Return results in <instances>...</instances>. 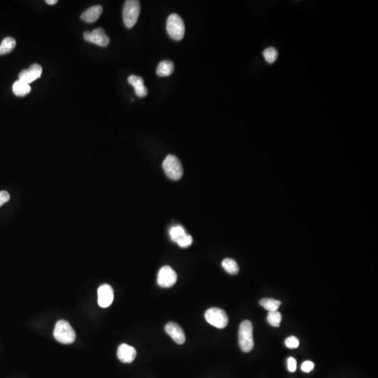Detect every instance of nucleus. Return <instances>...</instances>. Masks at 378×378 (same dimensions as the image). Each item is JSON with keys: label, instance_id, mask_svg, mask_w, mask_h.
Here are the masks:
<instances>
[{"label": "nucleus", "instance_id": "obj_20", "mask_svg": "<svg viewBox=\"0 0 378 378\" xmlns=\"http://www.w3.org/2000/svg\"><path fill=\"white\" fill-rule=\"evenodd\" d=\"M187 234L186 233L185 229L181 226H176L172 227L170 230V235L171 240L174 243H177L179 240H180L182 237Z\"/></svg>", "mask_w": 378, "mask_h": 378}, {"label": "nucleus", "instance_id": "obj_2", "mask_svg": "<svg viewBox=\"0 0 378 378\" xmlns=\"http://www.w3.org/2000/svg\"><path fill=\"white\" fill-rule=\"evenodd\" d=\"M238 338L240 348L243 352H249L253 350L254 341L253 337V325L250 321L245 320L240 324Z\"/></svg>", "mask_w": 378, "mask_h": 378}, {"label": "nucleus", "instance_id": "obj_10", "mask_svg": "<svg viewBox=\"0 0 378 378\" xmlns=\"http://www.w3.org/2000/svg\"><path fill=\"white\" fill-rule=\"evenodd\" d=\"M97 302L101 307L106 308L112 305L113 301V290L110 285L102 284L97 290Z\"/></svg>", "mask_w": 378, "mask_h": 378}, {"label": "nucleus", "instance_id": "obj_7", "mask_svg": "<svg viewBox=\"0 0 378 378\" xmlns=\"http://www.w3.org/2000/svg\"><path fill=\"white\" fill-rule=\"evenodd\" d=\"M177 280V273L170 266L166 265L160 269L157 278V283L161 287H171L174 286Z\"/></svg>", "mask_w": 378, "mask_h": 378}, {"label": "nucleus", "instance_id": "obj_19", "mask_svg": "<svg viewBox=\"0 0 378 378\" xmlns=\"http://www.w3.org/2000/svg\"><path fill=\"white\" fill-rule=\"evenodd\" d=\"M260 305L268 312L277 311L281 305V301L273 299H264L260 301Z\"/></svg>", "mask_w": 378, "mask_h": 378}, {"label": "nucleus", "instance_id": "obj_22", "mask_svg": "<svg viewBox=\"0 0 378 378\" xmlns=\"http://www.w3.org/2000/svg\"><path fill=\"white\" fill-rule=\"evenodd\" d=\"M263 55H264L265 61L268 62V63L272 64L276 61L277 58H278V53L275 48L270 47L264 51Z\"/></svg>", "mask_w": 378, "mask_h": 378}, {"label": "nucleus", "instance_id": "obj_3", "mask_svg": "<svg viewBox=\"0 0 378 378\" xmlns=\"http://www.w3.org/2000/svg\"><path fill=\"white\" fill-rule=\"evenodd\" d=\"M140 2L137 0H128L125 2L123 9V19L126 28L134 27L138 20L140 14Z\"/></svg>", "mask_w": 378, "mask_h": 378}, {"label": "nucleus", "instance_id": "obj_13", "mask_svg": "<svg viewBox=\"0 0 378 378\" xmlns=\"http://www.w3.org/2000/svg\"><path fill=\"white\" fill-rule=\"evenodd\" d=\"M128 81L133 86L135 94L138 97H145L148 94V89L144 84V79L140 76L131 75L128 77Z\"/></svg>", "mask_w": 378, "mask_h": 378}, {"label": "nucleus", "instance_id": "obj_11", "mask_svg": "<svg viewBox=\"0 0 378 378\" xmlns=\"http://www.w3.org/2000/svg\"><path fill=\"white\" fill-rule=\"evenodd\" d=\"M165 331L173 339L176 343L182 345L185 342L186 336L184 330L178 324L174 322H169L165 326Z\"/></svg>", "mask_w": 378, "mask_h": 378}, {"label": "nucleus", "instance_id": "obj_18", "mask_svg": "<svg viewBox=\"0 0 378 378\" xmlns=\"http://www.w3.org/2000/svg\"><path fill=\"white\" fill-rule=\"evenodd\" d=\"M222 265L224 270L230 275H237L239 273V266L233 259L227 258L223 260Z\"/></svg>", "mask_w": 378, "mask_h": 378}, {"label": "nucleus", "instance_id": "obj_9", "mask_svg": "<svg viewBox=\"0 0 378 378\" xmlns=\"http://www.w3.org/2000/svg\"><path fill=\"white\" fill-rule=\"evenodd\" d=\"M42 67L39 64H33L27 70H23L19 74V80L30 84L35 80L41 77L42 74Z\"/></svg>", "mask_w": 378, "mask_h": 378}, {"label": "nucleus", "instance_id": "obj_8", "mask_svg": "<svg viewBox=\"0 0 378 378\" xmlns=\"http://www.w3.org/2000/svg\"><path fill=\"white\" fill-rule=\"evenodd\" d=\"M84 38L86 41L98 45L102 47L108 46L110 41V38L106 35L105 30L101 28L94 29L92 32H85Z\"/></svg>", "mask_w": 378, "mask_h": 378}, {"label": "nucleus", "instance_id": "obj_27", "mask_svg": "<svg viewBox=\"0 0 378 378\" xmlns=\"http://www.w3.org/2000/svg\"><path fill=\"white\" fill-rule=\"evenodd\" d=\"M287 363L288 369H289L290 372H295L296 370V366H297L296 359H295L294 358H293V357H289L287 360Z\"/></svg>", "mask_w": 378, "mask_h": 378}, {"label": "nucleus", "instance_id": "obj_26", "mask_svg": "<svg viewBox=\"0 0 378 378\" xmlns=\"http://www.w3.org/2000/svg\"><path fill=\"white\" fill-rule=\"evenodd\" d=\"M9 200H10V195L7 191L5 190L0 191V207L9 202Z\"/></svg>", "mask_w": 378, "mask_h": 378}, {"label": "nucleus", "instance_id": "obj_6", "mask_svg": "<svg viewBox=\"0 0 378 378\" xmlns=\"http://www.w3.org/2000/svg\"><path fill=\"white\" fill-rule=\"evenodd\" d=\"M206 321L211 326L217 328L227 327L228 323V317L227 312L219 307H211L205 314Z\"/></svg>", "mask_w": 378, "mask_h": 378}, {"label": "nucleus", "instance_id": "obj_12", "mask_svg": "<svg viewBox=\"0 0 378 378\" xmlns=\"http://www.w3.org/2000/svg\"><path fill=\"white\" fill-rule=\"evenodd\" d=\"M118 359L124 363H131L134 361L137 356V352L132 346L127 344H121L117 351Z\"/></svg>", "mask_w": 378, "mask_h": 378}, {"label": "nucleus", "instance_id": "obj_17", "mask_svg": "<svg viewBox=\"0 0 378 378\" xmlns=\"http://www.w3.org/2000/svg\"><path fill=\"white\" fill-rule=\"evenodd\" d=\"M16 46H17V41L15 39L11 37L4 38L0 45V56L9 54L11 51H14Z\"/></svg>", "mask_w": 378, "mask_h": 378}, {"label": "nucleus", "instance_id": "obj_5", "mask_svg": "<svg viewBox=\"0 0 378 378\" xmlns=\"http://www.w3.org/2000/svg\"><path fill=\"white\" fill-rule=\"evenodd\" d=\"M168 35L172 39L180 41L185 34V25L182 18L178 14H172L169 16L166 23Z\"/></svg>", "mask_w": 378, "mask_h": 378}, {"label": "nucleus", "instance_id": "obj_21", "mask_svg": "<svg viewBox=\"0 0 378 378\" xmlns=\"http://www.w3.org/2000/svg\"><path fill=\"white\" fill-rule=\"evenodd\" d=\"M267 322L271 326L279 327L282 321V315L278 310L269 312L267 317Z\"/></svg>", "mask_w": 378, "mask_h": 378}, {"label": "nucleus", "instance_id": "obj_14", "mask_svg": "<svg viewBox=\"0 0 378 378\" xmlns=\"http://www.w3.org/2000/svg\"><path fill=\"white\" fill-rule=\"evenodd\" d=\"M103 11V8L100 5L91 6L84 11L81 16V19L85 22H94L98 20Z\"/></svg>", "mask_w": 378, "mask_h": 378}, {"label": "nucleus", "instance_id": "obj_25", "mask_svg": "<svg viewBox=\"0 0 378 378\" xmlns=\"http://www.w3.org/2000/svg\"><path fill=\"white\" fill-rule=\"evenodd\" d=\"M314 368H315V363L310 361L303 362L302 366H301V369L305 373L310 372V371L313 370Z\"/></svg>", "mask_w": 378, "mask_h": 378}, {"label": "nucleus", "instance_id": "obj_28", "mask_svg": "<svg viewBox=\"0 0 378 378\" xmlns=\"http://www.w3.org/2000/svg\"><path fill=\"white\" fill-rule=\"evenodd\" d=\"M46 4H49V5H54L57 3V0H46Z\"/></svg>", "mask_w": 378, "mask_h": 378}, {"label": "nucleus", "instance_id": "obj_24", "mask_svg": "<svg viewBox=\"0 0 378 378\" xmlns=\"http://www.w3.org/2000/svg\"><path fill=\"white\" fill-rule=\"evenodd\" d=\"M285 345L289 349H296L299 346V340L295 336H290L285 340Z\"/></svg>", "mask_w": 378, "mask_h": 378}, {"label": "nucleus", "instance_id": "obj_15", "mask_svg": "<svg viewBox=\"0 0 378 378\" xmlns=\"http://www.w3.org/2000/svg\"><path fill=\"white\" fill-rule=\"evenodd\" d=\"M174 70V63L170 60H163L157 67L156 74L159 76H168L172 75Z\"/></svg>", "mask_w": 378, "mask_h": 378}, {"label": "nucleus", "instance_id": "obj_16", "mask_svg": "<svg viewBox=\"0 0 378 378\" xmlns=\"http://www.w3.org/2000/svg\"><path fill=\"white\" fill-rule=\"evenodd\" d=\"M13 92L18 96V97H24L27 94H30L31 91V87L30 84H26L20 80H18L13 85Z\"/></svg>", "mask_w": 378, "mask_h": 378}, {"label": "nucleus", "instance_id": "obj_4", "mask_svg": "<svg viewBox=\"0 0 378 378\" xmlns=\"http://www.w3.org/2000/svg\"><path fill=\"white\" fill-rule=\"evenodd\" d=\"M163 168L168 178L177 181L183 176V168L179 158L174 155H168L163 163Z\"/></svg>", "mask_w": 378, "mask_h": 378}, {"label": "nucleus", "instance_id": "obj_23", "mask_svg": "<svg viewBox=\"0 0 378 378\" xmlns=\"http://www.w3.org/2000/svg\"><path fill=\"white\" fill-rule=\"evenodd\" d=\"M192 243H193V238L188 234H186L184 237H182L180 240L177 242V244L182 248L189 247Z\"/></svg>", "mask_w": 378, "mask_h": 378}, {"label": "nucleus", "instance_id": "obj_1", "mask_svg": "<svg viewBox=\"0 0 378 378\" xmlns=\"http://www.w3.org/2000/svg\"><path fill=\"white\" fill-rule=\"evenodd\" d=\"M54 335L56 340L67 345L73 343L76 339L75 330L70 323L65 320H59L56 323Z\"/></svg>", "mask_w": 378, "mask_h": 378}]
</instances>
